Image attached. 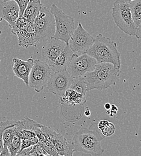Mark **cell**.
I'll return each instance as SVG.
<instances>
[{
  "mask_svg": "<svg viewBox=\"0 0 141 156\" xmlns=\"http://www.w3.org/2000/svg\"><path fill=\"white\" fill-rule=\"evenodd\" d=\"M20 143L21 138L18 132L13 137L11 142L7 147L10 156H17L18 153L20 151Z\"/></svg>",
  "mask_w": 141,
  "mask_h": 156,
  "instance_id": "22",
  "label": "cell"
},
{
  "mask_svg": "<svg viewBox=\"0 0 141 156\" xmlns=\"http://www.w3.org/2000/svg\"><path fill=\"white\" fill-rule=\"evenodd\" d=\"M129 5L132 18L137 28L141 23V0H135Z\"/></svg>",
  "mask_w": 141,
  "mask_h": 156,
  "instance_id": "20",
  "label": "cell"
},
{
  "mask_svg": "<svg viewBox=\"0 0 141 156\" xmlns=\"http://www.w3.org/2000/svg\"><path fill=\"white\" fill-rule=\"evenodd\" d=\"M118 111V108L115 105H112L110 109L106 111V114H108L110 117H113V115H116Z\"/></svg>",
  "mask_w": 141,
  "mask_h": 156,
  "instance_id": "31",
  "label": "cell"
},
{
  "mask_svg": "<svg viewBox=\"0 0 141 156\" xmlns=\"http://www.w3.org/2000/svg\"><path fill=\"white\" fill-rule=\"evenodd\" d=\"M20 16V9L15 1L0 0V22L5 20L13 28Z\"/></svg>",
  "mask_w": 141,
  "mask_h": 156,
  "instance_id": "13",
  "label": "cell"
},
{
  "mask_svg": "<svg viewBox=\"0 0 141 156\" xmlns=\"http://www.w3.org/2000/svg\"><path fill=\"white\" fill-rule=\"evenodd\" d=\"M13 62L12 70L15 76L20 78L28 86L30 73L34 64V59L30 58L27 60H23L14 58Z\"/></svg>",
  "mask_w": 141,
  "mask_h": 156,
  "instance_id": "14",
  "label": "cell"
},
{
  "mask_svg": "<svg viewBox=\"0 0 141 156\" xmlns=\"http://www.w3.org/2000/svg\"><path fill=\"white\" fill-rule=\"evenodd\" d=\"M97 127L102 135L105 137L111 136L115 132V125L107 120L100 121L97 122Z\"/></svg>",
  "mask_w": 141,
  "mask_h": 156,
  "instance_id": "21",
  "label": "cell"
},
{
  "mask_svg": "<svg viewBox=\"0 0 141 156\" xmlns=\"http://www.w3.org/2000/svg\"><path fill=\"white\" fill-rule=\"evenodd\" d=\"M50 10L55 19L56 31L54 37L63 41L66 44H68L74 31V18L65 13L54 4L51 5Z\"/></svg>",
  "mask_w": 141,
  "mask_h": 156,
  "instance_id": "4",
  "label": "cell"
},
{
  "mask_svg": "<svg viewBox=\"0 0 141 156\" xmlns=\"http://www.w3.org/2000/svg\"><path fill=\"white\" fill-rule=\"evenodd\" d=\"M33 25L38 42H44L54 37L56 31L55 19L50 10L42 6Z\"/></svg>",
  "mask_w": 141,
  "mask_h": 156,
  "instance_id": "5",
  "label": "cell"
},
{
  "mask_svg": "<svg viewBox=\"0 0 141 156\" xmlns=\"http://www.w3.org/2000/svg\"><path fill=\"white\" fill-rule=\"evenodd\" d=\"M72 79L66 70L54 72L50 78L46 87L51 93L61 97L69 88Z\"/></svg>",
  "mask_w": 141,
  "mask_h": 156,
  "instance_id": "11",
  "label": "cell"
},
{
  "mask_svg": "<svg viewBox=\"0 0 141 156\" xmlns=\"http://www.w3.org/2000/svg\"><path fill=\"white\" fill-rule=\"evenodd\" d=\"M69 89H72L79 93L86 96L87 90L86 83L83 76L72 78Z\"/></svg>",
  "mask_w": 141,
  "mask_h": 156,
  "instance_id": "19",
  "label": "cell"
},
{
  "mask_svg": "<svg viewBox=\"0 0 141 156\" xmlns=\"http://www.w3.org/2000/svg\"><path fill=\"white\" fill-rule=\"evenodd\" d=\"M0 156H10L8 148L3 147V149L1 153H0Z\"/></svg>",
  "mask_w": 141,
  "mask_h": 156,
  "instance_id": "33",
  "label": "cell"
},
{
  "mask_svg": "<svg viewBox=\"0 0 141 156\" xmlns=\"http://www.w3.org/2000/svg\"><path fill=\"white\" fill-rule=\"evenodd\" d=\"M35 144H36V143H35L34 142H33V141L31 140L26 139H21L20 151L24 150V149H25V148H27L32 147V146H33V145H35ZM20 151H19V152H20Z\"/></svg>",
  "mask_w": 141,
  "mask_h": 156,
  "instance_id": "30",
  "label": "cell"
},
{
  "mask_svg": "<svg viewBox=\"0 0 141 156\" xmlns=\"http://www.w3.org/2000/svg\"><path fill=\"white\" fill-rule=\"evenodd\" d=\"M20 121L18 120H7L6 121H1L0 122V153H1L4 145H3V141H2V134L4 129L9 126L16 125L19 123Z\"/></svg>",
  "mask_w": 141,
  "mask_h": 156,
  "instance_id": "25",
  "label": "cell"
},
{
  "mask_svg": "<svg viewBox=\"0 0 141 156\" xmlns=\"http://www.w3.org/2000/svg\"><path fill=\"white\" fill-rule=\"evenodd\" d=\"M86 101L85 96L69 88L68 89L65 94L59 99V102L61 104H66L69 106L83 105Z\"/></svg>",
  "mask_w": 141,
  "mask_h": 156,
  "instance_id": "17",
  "label": "cell"
},
{
  "mask_svg": "<svg viewBox=\"0 0 141 156\" xmlns=\"http://www.w3.org/2000/svg\"><path fill=\"white\" fill-rule=\"evenodd\" d=\"M20 124H21L22 129L30 130L33 132L36 128L41 127L42 126V124H41L40 123L33 119H31L27 117H24L23 119L20 120Z\"/></svg>",
  "mask_w": 141,
  "mask_h": 156,
  "instance_id": "24",
  "label": "cell"
},
{
  "mask_svg": "<svg viewBox=\"0 0 141 156\" xmlns=\"http://www.w3.org/2000/svg\"><path fill=\"white\" fill-rule=\"evenodd\" d=\"M97 64L96 59L87 53L81 54L80 55L73 53L66 70L72 78L81 76L87 72L93 71Z\"/></svg>",
  "mask_w": 141,
  "mask_h": 156,
  "instance_id": "8",
  "label": "cell"
},
{
  "mask_svg": "<svg viewBox=\"0 0 141 156\" xmlns=\"http://www.w3.org/2000/svg\"><path fill=\"white\" fill-rule=\"evenodd\" d=\"M94 39L79 22L69 40L68 45L74 53L84 54L86 53L91 47Z\"/></svg>",
  "mask_w": 141,
  "mask_h": 156,
  "instance_id": "10",
  "label": "cell"
},
{
  "mask_svg": "<svg viewBox=\"0 0 141 156\" xmlns=\"http://www.w3.org/2000/svg\"><path fill=\"white\" fill-rule=\"evenodd\" d=\"M95 59L97 63H110L115 68L121 67V55L117 48V44L110 38L99 34L86 52Z\"/></svg>",
  "mask_w": 141,
  "mask_h": 156,
  "instance_id": "2",
  "label": "cell"
},
{
  "mask_svg": "<svg viewBox=\"0 0 141 156\" xmlns=\"http://www.w3.org/2000/svg\"><path fill=\"white\" fill-rule=\"evenodd\" d=\"M15 35L18 36L19 46L27 48L35 46L38 43L37 34L33 23H32L26 30H18Z\"/></svg>",
  "mask_w": 141,
  "mask_h": 156,
  "instance_id": "15",
  "label": "cell"
},
{
  "mask_svg": "<svg viewBox=\"0 0 141 156\" xmlns=\"http://www.w3.org/2000/svg\"><path fill=\"white\" fill-rule=\"evenodd\" d=\"M104 138L97 127V122L92 124L89 128L82 127L73 137L74 151L90 156H101L104 151L101 141Z\"/></svg>",
  "mask_w": 141,
  "mask_h": 156,
  "instance_id": "1",
  "label": "cell"
},
{
  "mask_svg": "<svg viewBox=\"0 0 141 156\" xmlns=\"http://www.w3.org/2000/svg\"><path fill=\"white\" fill-rule=\"evenodd\" d=\"M41 129L46 137L47 142L54 144L59 156H72L74 152L73 141L68 140L50 127L42 125Z\"/></svg>",
  "mask_w": 141,
  "mask_h": 156,
  "instance_id": "9",
  "label": "cell"
},
{
  "mask_svg": "<svg viewBox=\"0 0 141 156\" xmlns=\"http://www.w3.org/2000/svg\"><path fill=\"white\" fill-rule=\"evenodd\" d=\"M19 134L21 139H29L32 140L36 144L39 142V140L38 139V137L36 136L35 132L32 130H27V129H22L19 132Z\"/></svg>",
  "mask_w": 141,
  "mask_h": 156,
  "instance_id": "26",
  "label": "cell"
},
{
  "mask_svg": "<svg viewBox=\"0 0 141 156\" xmlns=\"http://www.w3.org/2000/svg\"><path fill=\"white\" fill-rule=\"evenodd\" d=\"M4 1H9V0H4ZM12 1H15L19 7L20 16H22L24 12L26 9L30 0H12Z\"/></svg>",
  "mask_w": 141,
  "mask_h": 156,
  "instance_id": "29",
  "label": "cell"
},
{
  "mask_svg": "<svg viewBox=\"0 0 141 156\" xmlns=\"http://www.w3.org/2000/svg\"><path fill=\"white\" fill-rule=\"evenodd\" d=\"M112 16L115 23L122 31L130 36H135L136 27L132 18L129 4H114Z\"/></svg>",
  "mask_w": 141,
  "mask_h": 156,
  "instance_id": "7",
  "label": "cell"
},
{
  "mask_svg": "<svg viewBox=\"0 0 141 156\" xmlns=\"http://www.w3.org/2000/svg\"><path fill=\"white\" fill-rule=\"evenodd\" d=\"M104 108H105V109H106V110L110 109V108H111V105H110V103H106L105 104V105H104Z\"/></svg>",
  "mask_w": 141,
  "mask_h": 156,
  "instance_id": "36",
  "label": "cell"
},
{
  "mask_svg": "<svg viewBox=\"0 0 141 156\" xmlns=\"http://www.w3.org/2000/svg\"><path fill=\"white\" fill-rule=\"evenodd\" d=\"M30 1H40V0H30Z\"/></svg>",
  "mask_w": 141,
  "mask_h": 156,
  "instance_id": "37",
  "label": "cell"
},
{
  "mask_svg": "<svg viewBox=\"0 0 141 156\" xmlns=\"http://www.w3.org/2000/svg\"><path fill=\"white\" fill-rule=\"evenodd\" d=\"M135 36L137 39H141V23L139 24V25L136 28Z\"/></svg>",
  "mask_w": 141,
  "mask_h": 156,
  "instance_id": "32",
  "label": "cell"
},
{
  "mask_svg": "<svg viewBox=\"0 0 141 156\" xmlns=\"http://www.w3.org/2000/svg\"><path fill=\"white\" fill-rule=\"evenodd\" d=\"M66 44L63 41L54 37L44 41L41 52L42 61L50 66Z\"/></svg>",
  "mask_w": 141,
  "mask_h": 156,
  "instance_id": "12",
  "label": "cell"
},
{
  "mask_svg": "<svg viewBox=\"0 0 141 156\" xmlns=\"http://www.w3.org/2000/svg\"><path fill=\"white\" fill-rule=\"evenodd\" d=\"M30 156H48V154H47V153L43 148L42 144H40V142H38L33 146Z\"/></svg>",
  "mask_w": 141,
  "mask_h": 156,
  "instance_id": "27",
  "label": "cell"
},
{
  "mask_svg": "<svg viewBox=\"0 0 141 156\" xmlns=\"http://www.w3.org/2000/svg\"><path fill=\"white\" fill-rule=\"evenodd\" d=\"M120 73V69L115 68L112 64L97 63L93 71L83 76L87 91L107 89L115 83Z\"/></svg>",
  "mask_w": 141,
  "mask_h": 156,
  "instance_id": "3",
  "label": "cell"
},
{
  "mask_svg": "<svg viewBox=\"0 0 141 156\" xmlns=\"http://www.w3.org/2000/svg\"><path fill=\"white\" fill-rule=\"evenodd\" d=\"M91 111H90L89 109L87 108L85 112H84V115H85L86 117H88L91 116Z\"/></svg>",
  "mask_w": 141,
  "mask_h": 156,
  "instance_id": "35",
  "label": "cell"
},
{
  "mask_svg": "<svg viewBox=\"0 0 141 156\" xmlns=\"http://www.w3.org/2000/svg\"><path fill=\"white\" fill-rule=\"evenodd\" d=\"M1 31H0V35H1Z\"/></svg>",
  "mask_w": 141,
  "mask_h": 156,
  "instance_id": "38",
  "label": "cell"
},
{
  "mask_svg": "<svg viewBox=\"0 0 141 156\" xmlns=\"http://www.w3.org/2000/svg\"><path fill=\"white\" fill-rule=\"evenodd\" d=\"M73 53L69 46L67 44L62 52L50 66L53 71L54 72H58L66 70Z\"/></svg>",
  "mask_w": 141,
  "mask_h": 156,
  "instance_id": "16",
  "label": "cell"
},
{
  "mask_svg": "<svg viewBox=\"0 0 141 156\" xmlns=\"http://www.w3.org/2000/svg\"><path fill=\"white\" fill-rule=\"evenodd\" d=\"M135 0H115L114 4H117L120 3H127V4H130L132 1Z\"/></svg>",
  "mask_w": 141,
  "mask_h": 156,
  "instance_id": "34",
  "label": "cell"
},
{
  "mask_svg": "<svg viewBox=\"0 0 141 156\" xmlns=\"http://www.w3.org/2000/svg\"><path fill=\"white\" fill-rule=\"evenodd\" d=\"M43 5L40 1H30L26 9H25L23 16L33 23L36 18L40 12Z\"/></svg>",
  "mask_w": 141,
  "mask_h": 156,
  "instance_id": "18",
  "label": "cell"
},
{
  "mask_svg": "<svg viewBox=\"0 0 141 156\" xmlns=\"http://www.w3.org/2000/svg\"><path fill=\"white\" fill-rule=\"evenodd\" d=\"M42 145L43 146V148L45 149V150L46 151V152L47 153L48 156H59V154L57 152L53 144H50V143L46 142L44 144H42Z\"/></svg>",
  "mask_w": 141,
  "mask_h": 156,
  "instance_id": "28",
  "label": "cell"
},
{
  "mask_svg": "<svg viewBox=\"0 0 141 156\" xmlns=\"http://www.w3.org/2000/svg\"><path fill=\"white\" fill-rule=\"evenodd\" d=\"M32 23L31 22H30L28 20L25 18L23 16H21L18 17V18L17 20L15 26L10 28L11 32L13 34H15V32L18 30H26Z\"/></svg>",
  "mask_w": 141,
  "mask_h": 156,
  "instance_id": "23",
  "label": "cell"
},
{
  "mask_svg": "<svg viewBox=\"0 0 141 156\" xmlns=\"http://www.w3.org/2000/svg\"><path fill=\"white\" fill-rule=\"evenodd\" d=\"M53 73L54 72L48 64L39 59H34L28 86L33 88L37 93H39L46 87Z\"/></svg>",
  "mask_w": 141,
  "mask_h": 156,
  "instance_id": "6",
  "label": "cell"
}]
</instances>
